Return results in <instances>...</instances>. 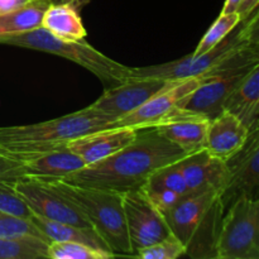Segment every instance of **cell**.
Here are the masks:
<instances>
[{"instance_id":"1","label":"cell","mask_w":259,"mask_h":259,"mask_svg":"<svg viewBox=\"0 0 259 259\" xmlns=\"http://www.w3.org/2000/svg\"><path fill=\"white\" fill-rule=\"evenodd\" d=\"M186 156L189 154L169 142L156 126H148L138 129L136 138L116 153L61 180L78 186L125 192L141 189L156 169Z\"/></svg>"},{"instance_id":"2","label":"cell","mask_w":259,"mask_h":259,"mask_svg":"<svg viewBox=\"0 0 259 259\" xmlns=\"http://www.w3.org/2000/svg\"><path fill=\"white\" fill-rule=\"evenodd\" d=\"M113 121L88 106L47 121L0 126V158L22 162L66 148L71 139L109 128Z\"/></svg>"},{"instance_id":"3","label":"cell","mask_w":259,"mask_h":259,"mask_svg":"<svg viewBox=\"0 0 259 259\" xmlns=\"http://www.w3.org/2000/svg\"><path fill=\"white\" fill-rule=\"evenodd\" d=\"M220 191L191 192L164 214L172 234L191 257H214L220 223L224 215Z\"/></svg>"},{"instance_id":"4","label":"cell","mask_w":259,"mask_h":259,"mask_svg":"<svg viewBox=\"0 0 259 259\" xmlns=\"http://www.w3.org/2000/svg\"><path fill=\"white\" fill-rule=\"evenodd\" d=\"M81 210L93 229L118 255H133L123 209V192L98 187L78 186L61 179H45Z\"/></svg>"},{"instance_id":"5","label":"cell","mask_w":259,"mask_h":259,"mask_svg":"<svg viewBox=\"0 0 259 259\" xmlns=\"http://www.w3.org/2000/svg\"><path fill=\"white\" fill-rule=\"evenodd\" d=\"M0 43L13 47L40 51L72 61L94 73L108 88L120 85L133 78L132 67L108 57L85 39L76 42L60 39L42 27L20 34L0 37Z\"/></svg>"},{"instance_id":"6","label":"cell","mask_w":259,"mask_h":259,"mask_svg":"<svg viewBox=\"0 0 259 259\" xmlns=\"http://www.w3.org/2000/svg\"><path fill=\"white\" fill-rule=\"evenodd\" d=\"M258 9L254 10L247 19L240 20L239 24L215 47L200 56L189 55L172 62L162 65L146 66V67H132L134 77H154L167 81L185 80V78L200 77L222 58L238 48L258 40Z\"/></svg>"},{"instance_id":"7","label":"cell","mask_w":259,"mask_h":259,"mask_svg":"<svg viewBox=\"0 0 259 259\" xmlns=\"http://www.w3.org/2000/svg\"><path fill=\"white\" fill-rule=\"evenodd\" d=\"M225 210L215 258L259 259V199L239 197Z\"/></svg>"},{"instance_id":"8","label":"cell","mask_w":259,"mask_h":259,"mask_svg":"<svg viewBox=\"0 0 259 259\" xmlns=\"http://www.w3.org/2000/svg\"><path fill=\"white\" fill-rule=\"evenodd\" d=\"M7 182L34 215L53 222L93 228L81 210L63 197L47 180L20 177Z\"/></svg>"},{"instance_id":"9","label":"cell","mask_w":259,"mask_h":259,"mask_svg":"<svg viewBox=\"0 0 259 259\" xmlns=\"http://www.w3.org/2000/svg\"><path fill=\"white\" fill-rule=\"evenodd\" d=\"M253 67L212 66L209 71L200 76L201 82L179 101L177 108L189 113L199 114L207 119L215 118L223 111V104L228 95Z\"/></svg>"},{"instance_id":"10","label":"cell","mask_w":259,"mask_h":259,"mask_svg":"<svg viewBox=\"0 0 259 259\" xmlns=\"http://www.w3.org/2000/svg\"><path fill=\"white\" fill-rule=\"evenodd\" d=\"M126 232L133 255L171 234L164 215L151 204L141 189L123 192Z\"/></svg>"},{"instance_id":"11","label":"cell","mask_w":259,"mask_h":259,"mask_svg":"<svg viewBox=\"0 0 259 259\" xmlns=\"http://www.w3.org/2000/svg\"><path fill=\"white\" fill-rule=\"evenodd\" d=\"M227 184L220 195L224 210L239 197L258 199L259 189V128L249 132L239 152L225 161Z\"/></svg>"},{"instance_id":"12","label":"cell","mask_w":259,"mask_h":259,"mask_svg":"<svg viewBox=\"0 0 259 259\" xmlns=\"http://www.w3.org/2000/svg\"><path fill=\"white\" fill-rule=\"evenodd\" d=\"M172 82L174 81L163 78L134 77L120 85L108 88L98 100L89 106L115 121L138 109Z\"/></svg>"},{"instance_id":"13","label":"cell","mask_w":259,"mask_h":259,"mask_svg":"<svg viewBox=\"0 0 259 259\" xmlns=\"http://www.w3.org/2000/svg\"><path fill=\"white\" fill-rule=\"evenodd\" d=\"M201 82L200 77L185 78V80L174 81L166 89L157 93L147 100L143 105L139 106L128 115L113 121L110 126L116 128H133L143 129L148 126H154L166 119L177 106L179 101L184 99L187 94L199 86Z\"/></svg>"},{"instance_id":"14","label":"cell","mask_w":259,"mask_h":259,"mask_svg":"<svg viewBox=\"0 0 259 259\" xmlns=\"http://www.w3.org/2000/svg\"><path fill=\"white\" fill-rule=\"evenodd\" d=\"M209 121L210 119L205 116L181 110L176 106L166 119L154 126L190 156L205 149Z\"/></svg>"},{"instance_id":"15","label":"cell","mask_w":259,"mask_h":259,"mask_svg":"<svg viewBox=\"0 0 259 259\" xmlns=\"http://www.w3.org/2000/svg\"><path fill=\"white\" fill-rule=\"evenodd\" d=\"M137 132L138 131L133 128L109 126L71 139L66 143V148L80 156L88 166L101 161L128 146L136 138Z\"/></svg>"},{"instance_id":"16","label":"cell","mask_w":259,"mask_h":259,"mask_svg":"<svg viewBox=\"0 0 259 259\" xmlns=\"http://www.w3.org/2000/svg\"><path fill=\"white\" fill-rule=\"evenodd\" d=\"M180 161L156 169L141 187L144 196L163 215L189 194Z\"/></svg>"},{"instance_id":"17","label":"cell","mask_w":259,"mask_h":259,"mask_svg":"<svg viewBox=\"0 0 259 259\" xmlns=\"http://www.w3.org/2000/svg\"><path fill=\"white\" fill-rule=\"evenodd\" d=\"M249 136V129L235 115L223 110L210 119L205 151L214 158L225 162L240 151Z\"/></svg>"},{"instance_id":"18","label":"cell","mask_w":259,"mask_h":259,"mask_svg":"<svg viewBox=\"0 0 259 259\" xmlns=\"http://www.w3.org/2000/svg\"><path fill=\"white\" fill-rule=\"evenodd\" d=\"M189 194L205 190H219L222 195L227 184L225 162L210 156L206 151L190 154L180 161Z\"/></svg>"},{"instance_id":"19","label":"cell","mask_w":259,"mask_h":259,"mask_svg":"<svg viewBox=\"0 0 259 259\" xmlns=\"http://www.w3.org/2000/svg\"><path fill=\"white\" fill-rule=\"evenodd\" d=\"M86 166L85 161L67 148L47 152L34 158L19 162L14 172V180L20 177L38 179H63ZM13 181V180H12Z\"/></svg>"},{"instance_id":"20","label":"cell","mask_w":259,"mask_h":259,"mask_svg":"<svg viewBox=\"0 0 259 259\" xmlns=\"http://www.w3.org/2000/svg\"><path fill=\"white\" fill-rule=\"evenodd\" d=\"M223 110L237 116L250 131L259 128V65L254 66L223 104Z\"/></svg>"},{"instance_id":"21","label":"cell","mask_w":259,"mask_h":259,"mask_svg":"<svg viewBox=\"0 0 259 259\" xmlns=\"http://www.w3.org/2000/svg\"><path fill=\"white\" fill-rule=\"evenodd\" d=\"M30 222L45 234V237L50 242L80 243V244L89 245V247L96 248V249L111 252L105 240L93 228L77 227V225L67 224V223L53 222V220H48L46 218H40L34 214L30 218Z\"/></svg>"},{"instance_id":"22","label":"cell","mask_w":259,"mask_h":259,"mask_svg":"<svg viewBox=\"0 0 259 259\" xmlns=\"http://www.w3.org/2000/svg\"><path fill=\"white\" fill-rule=\"evenodd\" d=\"M42 28L63 40H82L86 37V29L80 12L67 3L50 4L43 14Z\"/></svg>"},{"instance_id":"23","label":"cell","mask_w":259,"mask_h":259,"mask_svg":"<svg viewBox=\"0 0 259 259\" xmlns=\"http://www.w3.org/2000/svg\"><path fill=\"white\" fill-rule=\"evenodd\" d=\"M50 4L48 0H29L12 12L0 14V37L20 34L40 28L43 14Z\"/></svg>"},{"instance_id":"24","label":"cell","mask_w":259,"mask_h":259,"mask_svg":"<svg viewBox=\"0 0 259 259\" xmlns=\"http://www.w3.org/2000/svg\"><path fill=\"white\" fill-rule=\"evenodd\" d=\"M50 242L37 237L0 238V259H50Z\"/></svg>"},{"instance_id":"25","label":"cell","mask_w":259,"mask_h":259,"mask_svg":"<svg viewBox=\"0 0 259 259\" xmlns=\"http://www.w3.org/2000/svg\"><path fill=\"white\" fill-rule=\"evenodd\" d=\"M239 23L240 17L238 15V13H220L219 18L215 20L210 29L205 33V35L201 38V40L191 55L200 56L211 50L218 43L222 42Z\"/></svg>"},{"instance_id":"26","label":"cell","mask_w":259,"mask_h":259,"mask_svg":"<svg viewBox=\"0 0 259 259\" xmlns=\"http://www.w3.org/2000/svg\"><path fill=\"white\" fill-rule=\"evenodd\" d=\"M48 257L50 259H110L115 258V254L80 243L51 242Z\"/></svg>"},{"instance_id":"27","label":"cell","mask_w":259,"mask_h":259,"mask_svg":"<svg viewBox=\"0 0 259 259\" xmlns=\"http://www.w3.org/2000/svg\"><path fill=\"white\" fill-rule=\"evenodd\" d=\"M9 237H37L50 242L30 219L0 211V238Z\"/></svg>"},{"instance_id":"28","label":"cell","mask_w":259,"mask_h":259,"mask_svg":"<svg viewBox=\"0 0 259 259\" xmlns=\"http://www.w3.org/2000/svg\"><path fill=\"white\" fill-rule=\"evenodd\" d=\"M185 254V245L171 233L164 239L138 250L136 257L142 259H177Z\"/></svg>"},{"instance_id":"29","label":"cell","mask_w":259,"mask_h":259,"mask_svg":"<svg viewBox=\"0 0 259 259\" xmlns=\"http://www.w3.org/2000/svg\"><path fill=\"white\" fill-rule=\"evenodd\" d=\"M0 211L9 212L24 219H30L33 215L25 202L4 180H0Z\"/></svg>"},{"instance_id":"30","label":"cell","mask_w":259,"mask_h":259,"mask_svg":"<svg viewBox=\"0 0 259 259\" xmlns=\"http://www.w3.org/2000/svg\"><path fill=\"white\" fill-rule=\"evenodd\" d=\"M19 162L10 161V159L0 158V180L12 181L14 179V171Z\"/></svg>"},{"instance_id":"31","label":"cell","mask_w":259,"mask_h":259,"mask_svg":"<svg viewBox=\"0 0 259 259\" xmlns=\"http://www.w3.org/2000/svg\"><path fill=\"white\" fill-rule=\"evenodd\" d=\"M258 4L259 0H242L235 13H238V15L240 17V20H244L247 19L254 10L258 9Z\"/></svg>"},{"instance_id":"32","label":"cell","mask_w":259,"mask_h":259,"mask_svg":"<svg viewBox=\"0 0 259 259\" xmlns=\"http://www.w3.org/2000/svg\"><path fill=\"white\" fill-rule=\"evenodd\" d=\"M29 0H0V14H5L22 7Z\"/></svg>"},{"instance_id":"33","label":"cell","mask_w":259,"mask_h":259,"mask_svg":"<svg viewBox=\"0 0 259 259\" xmlns=\"http://www.w3.org/2000/svg\"><path fill=\"white\" fill-rule=\"evenodd\" d=\"M51 4H57V3H67V4L73 5V7L77 8L78 10L81 9L82 7H85L86 4L90 3V0H48Z\"/></svg>"},{"instance_id":"34","label":"cell","mask_w":259,"mask_h":259,"mask_svg":"<svg viewBox=\"0 0 259 259\" xmlns=\"http://www.w3.org/2000/svg\"><path fill=\"white\" fill-rule=\"evenodd\" d=\"M242 0H225L224 8H223L222 13H234L237 12L238 7H239Z\"/></svg>"}]
</instances>
